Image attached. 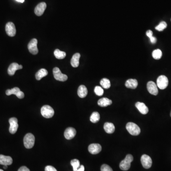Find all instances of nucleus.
Returning a JSON list of instances; mask_svg holds the SVG:
<instances>
[{"label":"nucleus","instance_id":"28","mask_svg":"<svg viewBox=\"0 0 171 171\" xmlns=\"http://www.w3.org/2000/svg\"><path fill=\"white\" fill-rule=\"evenodd\" d=\"M152 56L155 59H159L162 56V52L159 49H156L152 52Z\"/></svg>","mask_w":171,"mask_h":171},{"label":"nucleus","instance_id":"8","mask_svg":"<svg viewBox=\"0 0 171 171\" xmlns=\"http://www.w3.org/2000/svg\"><path fill=\"white\" fill-rule=\"evenodd\" d=\"M9 122L10 125L9 128V131L11 134H14L17 132L19 127L18 119L15 117H12L9 119Z\"/></svg>","mask_w":171,"mask_h":171},{"label":"nucleus","instance_id":"27","mask_svg":"<svg viewBox=\"0 0 171 171\" xmlns=\"http://www.w3.org/2000/svg\"><path fill=\"white\" fill-rule=\"evenodd\" d=\"M100 83L101 86L105 89H109L111 86L110 81L107 78H103L102 79Z\"/></svg>","mask_w":171,"mask_h":171},{"label":"nucleus","instance_id":"38","mask_svg":"<svg viewBox=\"0 0 171 171\" xmlns=\"http://www.w3.org/2000/svg\"><path fill=\"white\" fill-rule=\"evenodd\" d=\"M16 1L20 2V3H23L24 1V0H16Z\"/></svg>","mask_w":171,"mask_h":171},{"label":"nucleus","instance_id":"13","mask_svg":"<svg viewBox=\"0 0 171 171\" xmlns=\"http://www.w3.org/2000/svg\"><path fill=\"white\" fill-rule=\"evenodd\" d=\"M88 150L89 152L91 154H98L101 152L102 147L101 144H92L89 145Z\"/></svg>","mask_w":171,"mask_h":171},{"label":"nucleus","instance_id":"23","mask_svg":"<svg viewBox=\"0 0 171 171\" xmlns=\"http://www.w3.org/2000/svg\"><path fill=\"white\" fill-rule=\"evenodd\" d=\"M98 105L100 107H105L112 104V101L110 99L107 98H102L98 101Z\"/></svg>","mask_w":171,"mask_h":171},{"label":"nucleus","instance_id":"39","mask_svg":"<svg viewBox=\"0 0 171 171\" xmlns=\"http://www.w3.org/2000/svg\"><path fill=\"white\" fill-rule=\"evenodd\" d=\"M7 168H8V165H4V166H3V168L4 169H6Z\"/></svg>","mask_w":171,"mask_h":171},{"label":"nucleus","instance_id":"36","mask_svg":"<svg viewBox=\"0 0 171 171\" xmlns=\"http://www.w3.org/2000/svg\"><path fill=\"white\" fill-rule=\"evenodd\" d=\"M150 40L151 43H152V44H155L157 41V39L154 36H153L150 39Z\"/></svg>","mask_w":171,"mask_h":171},{"label":"nucleus","instance_id":"29","mask_svg":"<svg viewBox=\"0 0 171 171\" xmlns=\"http://www.w3.org/2000/svg\"><path fill=\"white\" fill-rule=\"evenodd\" d=\"M70 163L72 167H73V171H77V169H78L80 168V161H79V160L76 159L72 160L71 161Z\"/></svg>","mask_w":171,"mask_h":171},{"label":"nucleus","instance_id":"20","mask_svg":"<svg viewBox=\"0 0 171 171\" xmlns=\"http://www.w3.org/2000/svg\"><path fill=\"white\" fill-rule=\"evenodd\" d=\"M80 54L79 53L75 54L72 59H71V65L74 68H77L79 66V61H80Z\"/></svg>","mask_w":171,"mask_h":171},{"label":"nucleus","instance_id":"22","mask_svg":"<svg viewBox=\"0 0 171 171\" xmlns=\"http://www.w3.org/2000/svg\"><path fill=\"white\" fill-rule=\"evenodd\" d=\"M104 128L105 132L108 134H112L115 130L114 125L112 123L107 122L105 123Z\"/></svg>","mask_w":171,"mask_h":171},{"label":"nucleus","instance_id":"21","mask_svg":"<svg viewBox=\"0 0 171 171\" xmlns=\"http://www.w3.org/2000/svg\"><path fill=\"white\" fill-rule=\"evenodd\" d=\"M88 89L84 85H80L77 90V94L80 98H84L86 97L88 94Z\"/></svg>","mask_w":171,"mask_h":171},{"label":"nucleus","instance_id":"18","mask_svg":"<svg viewBox=\"0 0 171 171\" xmlns=\"http://www.w3.org/2000/svg\"><path fill=\"white\" fill-rule=\"evenodd\" d=\"M135 107L142 114H146L148 113L149 111L148 108L144 103L138 102L135 104Z\"/></svg>","mask_w":171,"mask_h":171},{"label":"nucleus","instance_id":"41","mask_svg":"<svg viewBox=\"0 0 171 171\" xmlns=\"http://www.w3.org/2000/svg\"><path fill=\"white\" fill-rule=\"evenodd\" d=\"M170 116H171V113H170Z\"/></svg>","mask_w":171,"mask_h":171},{"label":"nucleus","instance_id":"6","mask_svg":"<svg viewBox=\"0 0 171 171\" xmlns=\"http://www.w3.org/2000/svg\"><path fill=\"white\" fill-rule=\"evenodd\" d=\"M168 83V80L166 76L161 75L157 80V87L161 89H164L167 88Z\"/></svg>","mask_w":171,"mask_h":171},{"label":"nucleus","instance_id":"2","mask_svg":"<svg viewBox=\"0 0 171 171\" xmlns=\"http://www.w3.org/2000/svg\"><path fill=\"white\" fill-rule=\"evenodd\" d=\"M126 128L127 131L132 135L136 136L139 135L141 132L140 127L134 123H128L126 125Z\"/></svg>","mask_w":171,"mask_h":171},{"label":"nucleus","instance_id":"30","mask_svg":"<svg viewBox=\"0 0 171 171\" xmlns=\"http://www.w3.org/2000/svg\"><path fill=\"white\" fill-rule=\"evenodd\" d=\"M167 26V24L166 22L163 21L161 22L157 26H156L155 29L159 31H162L165 30V29L166 28Z\"/></svg>","mask_w":171,"mask_h":171},{"label":"nucleus","instance_id":"26","mask_svg":"<svg viewBox=\"0 0 171 171\" xmlns=\"http://www.w3.org/2000/svg\"><path fill=\"white\" fill-rule=\"evenodd\" d=\"M99 120H100V114L98 112H93L90 116V121L93 123L98 122L99 121Z\"/></svg>","mask_w":171,"mask_h":171},{"label":"nucleus","instance_id":"31","mask_svg":"<svg viewBox=\"0 0 171 171\" xmlns=\"http://www.w3.org/2000/svg\"><path fill=\"white\" fill-rule=\"evenodd\" d=\"M94 91L95 94L98 96H101L104 94L103 89L99 86H96L94 89Z\"/></svg>","mask_w":171,"mask_h":171},{"label":"nucleus","instance_id":"10","mask_svg":"<svg viewBox=\"0 0 171 171\" xmlns=\"http://www.w3.org/2000/svg\"><path fill=\"white\" fill-rule=\"evenodd\" d=\"M141 162L143 167L145 169H149L152 165V160L149 156L147 154H143L141 158Z\"/></svg>","mask_w":171,"mask_h":171},{"label":"nucleus","instance_id":"33","mask_svg":"<svg viewBox=\"0 0 171 171\" xmlns=\"http://www.w3.org/2000/svg\"><path fill=\"white\" fill-rule=\"evenodd\" d=\"M45 171H57V170L52 166L48 165L45 167Z\"/></svg>","mask_w":171,"mask_h":171},{"label":"nucleus","instance_id":"15","mask_svg":"<svg viewBox=\"0 0 171 171\" xmlns=\"http://www.w3.org/2000/svg\"><path fill=\"white\" fill-rule=\"evenodd\" d=\"M22 65L18 64L17 63H13L10 65L8 69V73L10 76H13L17 70L22 69Z\"/></svg>","mask_w":171,"mask_h":171},{"label":"nucleus","instance_id":"42","mask_svg":"<svg viewBox=\"0 0 171 171\" xmlns=\"http://www.w3.org/2000/svg\"></svg>","mask_w":171,"mask_h":171},{"label":"nucleus","instance_id":"16","mask_svg":"<svg viewBox=\"0 0 171 171\" xmlns=\"http://www.w3.org/2000/svg\"><path fill=\"white\" fill-rule=\"evenodd\" d=\"M76 135V130L73 127H68L65 131V137L68 140H70L74 137Z\"/></svg>","mask_w":171,"mask_h":171},{"label":"nucleus","instance_id":"3","mask_svg":"<svg viewBox=\"0 0 171 171\" xmlns=\"http://www.w3.org/2000/svg\"><path fill=\"white\" fill-rule=\"evenodd\" d=\"M23 143L25 147L27 149L32 148L35 143V137L34 135L31 133H28L25 135Z\"/></svg>","mask_w":171,"mask_h":171},{"label":"nucleus","instance_id":"1","mask_svg":"<svg viewBox=\"0 0 171 171\" xmlns=\"http://www.w3.org/2000/svg\"><path fill=\"white\" fill-rule=\"evenodd\" d=\"M134 158L131 154L126 155L125 159L120 163V168L123 171H127L129 169L131 166V163L133 161Z\"/></svg>","mask_w":171,"mask_h":171},{"label":"nucleus","instance_id":"4","mask_svg":"<svg viewBox=\"0 0 171 171\" xmlns=\"http://www.w3.org/2000/svg\"><path fill=\"white\" fill-rule=\"evenodd\" d=\"M41 114L43 117L46 119L52 118L54 116V110L50 105H45L41 107Z\"/></svg>","mask_w":171,"mask_h":171},{"label":"nucleus","instance_id":"19","mask_svg":"<svg viewBox=\"0 0 171 171\" xmlns=\"http://www.w3.org/2000/svg\"><path fill=\"white\" fill-rule=\"evenodd\" d=\"M125 86L129 89H135L138 86V82L135 79H129L126 82Z\"/></svg>","mask_w":171,"mask_h":171},{"label":"nucleus","instance_id":"9","mask_svg":"<svg viewBox=\"0 0 171 171\" xmlns=\"http://www.w3.org/2000/svg\"><path fill=\"white\" fill-rule=\"evenodd\" d=\"M38 40L36 39H33L31 40L28 45L29 52L34 55H36L38 53L37 48Z\"/></svg>","mask_w":171,"mask_h":171},{"label":"nucleus","instance_id":"5","mask_svg":"<svg viewBox=\"0 0 171 171\" xmlns=\"http://www.w3.org/2000/svg\"><path fill=\"white\" fill-rule=\"evenodd\" d=\"M53 73L54 78L58 81H65L68 79V76L62 73L61 70L57 67H55L53 68Z\"/></svg>","mask_w":171,"mask_h":171},{"label":"nucleus","instance_id":"14","mask_svg":"<svg viewBox=\"0 0 171 171\" xmlns=\"http://www.w3.org/2000/svg\"><path fill=\"white\" fill-rule=\"evenodd\" d=\"M46 3L44 2H42L38 4L37 6L35 7L34 10L36 15L38 16L42 15L44 13L45 9H46Z\"/></svg>","mask_w":171,"mask_h":171},{"label":"nucleus","instance_id":"34","mask_svg":"<svg viewBox=\"0 0 171 171\" xmlns=\"http://www.w3.org/2000/svg\"><path fill=\"white\" fill-rule=\"evenodd\" d=\"M146 34H147V36L148 38H149V39H150L153 36V32L151 30H148L146 32Z\"/></svg>","mask_w":171,"mask_h":171},{"label":"nucleus","instance_id":"17","mask_svg":"<svg viewBox=\"0 0 171 171\" xmlns=\"http://www.w3.org/2000/svg\"><path fill=\"white\" fill-rule=\"evenodd\" d=\"M13 163V159L9 156L0 155V165H10Z\"/></svg>","mask_w":171,"mask_h":171},{"label":"nucleus","instance_id":"40","mask_svg":"<svg viewBox=\"0 0 171 171\" xmlns=\"http://www.w3.org/2000/svg\"><path fill=\"white\" fill-rule=\"evenodd\" d=\"M0 171H3V170H1V169H0Z\"/></svg>","mask_w":171,"mask_h":171},{"label":"nucleus","instance_id":"11","mask_svg":"<svg viewBox=\"0 0 171 171\" xmlns=\"http://www.w3.org/2000/svg\"><path fill=\"white\" fill-rule=\"evenodd\" d=\"M5 31L8 36L13 37L16 34L15 26L13 22H9L7 23L5 26Z\"/></svg>","mask_w":171,"mask_h":171},{"label":"nucleus","instance_id":"32","mask_svg":"<svg viewBox=\"0 0 171 171\" xmlns=\"http://www.w3.org/2000/svg\"><path fill=\"white\" fill-rule=\"evenodd\" d=\"M101 171H113L108 165L104 164L101 167Z\"/></svg>","mask_w":171,"mask_h":171},{"label":"nucleus","instance_id":"12","mask_svg":"<svg viewBox=\"0 0 171 171\" xmlns=\"http://www.w3.org/2000/svg\"><path fill=\"white\" fill-rule=\"evenodd\" d=\"M147 89L151 94L156 96L158 93L157 86L153 81H149L147 84Z\"/></svg>","mask_w":171,"mask_h":171},{"label":"nucleus","instance_id":"25","mask_svg":"<svg viewBox=\"0 0 171 171\" xmlns=\"http://www.w3.org/2000/svg\"><path fill=\"white\" fill-rule=\"evenodd\" d=\"M54 56L58 59H63L66 56V53L64 52H62L59 49H56L54 52Z\"/></svg>","mask_w":171,"mask_h":171},{"label":"nucleus","instance_id":"35","mask_svg":"<svg viewBox=\"0 0 171 171\" xmlns=\"http://www.w3.org/2000/svg\"><path fill=\"white\" fill-rule=\"evenodd\" d=\"M18 171H30V170L26 166H22L20 168Z\"/></svg>","mask_w":171,"mask_h":171},{"label":"nucleus","instance_id":"7","mask_svg":"<svg viewBox=\"0 0 171 171\" xmlns=\"http://www.w3.org/2000/svg\"><path fill=\"white\" fill-rule=\"evenodd\" d=\"M6 94L7 96H10L12 94L15 95L17 98L20 99H22L24 97V94L23 92L21 91L19 88L15 87L11 89H7L6 91Z\"/></svg>","mask_w":171,"mask_h":171},{"label":"nucleus","instance_id":"24","mask_svg":"<svg viewBox=\"0 0 171 171\" xmlns=\"http://www.w3.org/2000/svg\"><path fill=\"white\" fill-rule=\"evenodd\" d=\"M48 74V71L45 68H41L36 73L35 77L36 80H40L43 77H46Z\"/></svg>","mask_w":171,"mask_h":171},{"label":"nucleus","instance_id":"37","mask_svg":"<svg viewBox=\"0 0 171 171\" xmlns=\"http://www.w3.org/2000/svg\"><path fill=\"white\" fill-rule=\"evenodd\" d=\"M84 170H85V167L83 165H81L77 171H84Z\"/></svg>","mask_w":171,"mask_h":171}]
</instances>
